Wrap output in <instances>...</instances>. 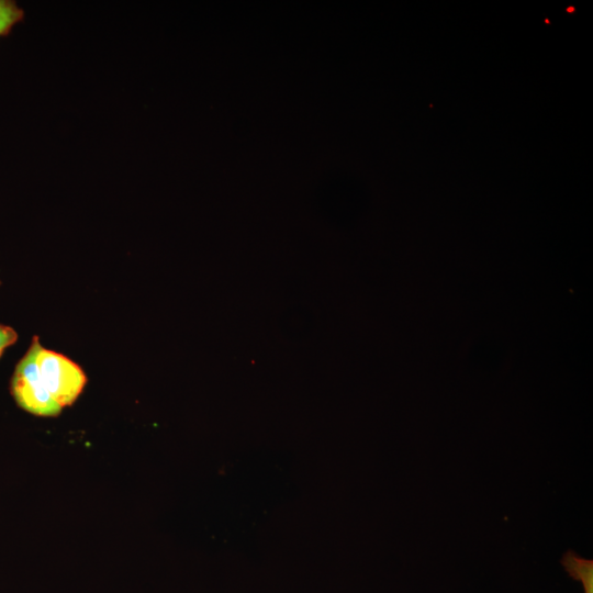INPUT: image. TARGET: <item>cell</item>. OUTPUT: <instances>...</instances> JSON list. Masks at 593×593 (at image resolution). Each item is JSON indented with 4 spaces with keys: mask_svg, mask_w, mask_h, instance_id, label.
<instances>
[{
    "mask_svg": "<svg viewBox=\"0 0 593 593\" xmlns=\"http://www.w3.org/2000/svg\"><path fill=\"white\" fill-rule=\"evenodd\" d=\"M40 345L38 337L34 336L14 369L11 394L22 410L36 416L53 417L59 415L63 407L49 394L40 376L36 362Z\"/></svg>",
    "mask_w": 593,
    "mask_h": 593,
    "instance_id": "1",
    "label": "cell"
},
{
    "mask_svg": "<svg viewBox=\"0 0 593 593\" xmlns=\"http://www.w3.org/2000/svg\"><path fill=\"white\" fill-rule=\"evenodd\" d=\"M23 19V11L13 1L0 0V36L7 35Z\"/></svg>",
    "mask_w": 593,
    "mask_h": 593,
    "instance_id": "4",
    "label": "cell"
},
{
    "mask_svg": "<svg viewBox=\"0 0 593 593\" xmlns=\"http://www.w3.org/2000/svg\"><path fill=\"white\" fill-rule=\"evenodd\" d=\"M568 574L581 582L584 593H593V561L578 556L569 550L564 553L562 560Z\"/></svg>",
    "mask_w": 593,
    "mask_h": 593,
    "instance_id": "3",
    "label": "cell"
},
{
    "mask_svg": "<svg viewBox=\"0 0 593 593\" xmlns=\"http://www.w3.org/2000/svg\"><path fill=\"white\" fill-rule=\"evenodd\" d=\"M16 339L18 334L12 327L0 324V357L9 346L16 342Z\"/></svg>",
    "mask_w": 593,
    "mask_h": 593,
    "instance_id": "5",
    "label": "cell"
},
{
    "mask_svg": "<svg viewBox=\"0 0 593 593\" xmlns=\"http://www.w3.org/2000/svg\"><path fill=\"white\" fill-rule=\"evenodd\" d=\"M36 362L42 381L53 399L61 407L71 405L87 383L86 373L80 366L67 356L42 345L37 350Z\"/></svg>",
    "mask_w": 593,
    "mask_h": 593,
    "instance_id": "2",
    "label": "cell"
}]
</instances>
